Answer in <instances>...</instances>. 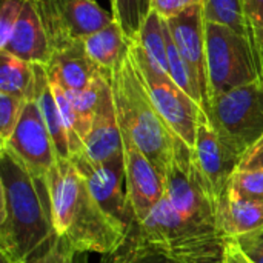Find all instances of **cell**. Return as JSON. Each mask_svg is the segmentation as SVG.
<instances>
[{
    "label": "cell",
    "mask_w": 263,
    "mask_h": 263,
    "mask_svg": "<svg viewBox=\"0 0 263 263\" xmlns=\"http://www.w3.org/2000/svg\"><path fill=\"white\" fill-rule=\"evenodd\" d=\"M0 256L22 263L54 234L48 182L35 179L25 163L0 146Z\"/></svg>",
    "instance_id": "1"
},
{
    "label": "cell",
    "mask_w": 263,
    "mask_h": 263,
    "mask_svg": "<svg viewBox=\"0 0 263 263\" xmlns=\"http://www.w3.org/2000/svg\"><path fill=\"white\" fill-rule=\"evenodd\" d=\"M48 191L54 231L74 253L111 256L125 243L128 230L100 206L68 159H57Z\"/></svg>",
    "instance_id": "2"
},
{
    "label": "cell",
    "mask_w": 263,
    "mask_h": 263,
    "mask_svg": "<svg viewBox=\"0 0 263 263\" xmlns=\"http://www.w3.org/2000/svg\"><path fill=\"white\" fill-rule=\"evenodd\" d=\"M119 250L156 254L174 263H223L227 239L183 217L163 196L145 220L131 223Z\"/></svg>",
    "instance_id": "3"
},
{
    "label": "cell",
    "mask_w": 263,
    "mask_h": 263,
    "mask_svg": "<svg viewBox=\"0 0 263 263\" xmlns=\"http://www.w3.org/2000/svg\"><path fill=\"white\" fill-rule=\"evenodd\" d=\"M106 79L112 89L120 126L165 179L177 136L151 100L131 55L117 72Z\"/></svg>",
    "instance_id": "4"
},
{
    "label": "cell",
    "mask_w": 263,
    "mask_h": 263,
    "mask_svg": "<svg viewBox=\"0 0 263 263\" xmlns=\"http://www.w3.org/2000/svg\"><path fill=\"white\" fill-rule=\"evenodd\" d=\"M165 196L183 217L217 230V197L203 176L194 149L176 137L165 177Z\"/></svg>",
    "instance_id": "5"
},
{
    "label": "cell",
    "mask_w": 263,
    "mask_h": 263,
    "mask_svg": "<svg viewBox=\"0 0 263 263\" xmlns=\"http://www.w3.org/2000/svg\"><path fill=\"white\" fill-rule=\"evenodd\" d=\"M205 114L222 142L242 157L263 134V82L214 97Z\"/></svg>",
    "instance_id": "6"
},
{
    "label": "cell",
    "mask_w": 263,
    "mask_h": 263,
    "mask_svg": "<svg viewBox=\"0 0 263 263\" xmlns=\"http://www.w3.org/2000/svg\"><path fill=\"white\" fill-rule=\"evenodd\" d=\"M129 55L151 100L168 126L190 148H194L202 108L171 79L168 72L151 62L137 40L133 42Z\"/></svg>",
    "instance_id": "7"
},
{
    "label": "cell",
    "mask_w": 263,
    "mask_h": 263,
    "mask_svg": "<svg viewBox=\"0 0 263 263\" xmlns=\"http://www.w3.org/2000/svg\"><path fill=\"white\" fill-rule=\"evenodd\" d=\"M210 102L234 88L259 80L247 39L230 26L205 22Z\"/></svg>",
    "instance_id": "8"
},
{
    "label": "cell",
    "mask_w": 263,
    "mask_h": 263,
    "mask_svg": "<svg viewBox=\"0 0 263 263\" xmlns=\"http://www.w3.org/2000/svg\"><path fill=\"white\" fill-rule=\"evenodd\" d=\"M52 51L80 40L114 18L96 0H34Z\"/></svg>",
    "instance_id": "9"
},
{
    "label": "cell",
    "mask_w": 263,
    "mask_h": 263,
    "mask_svg": "<svg viewBox=\"0 0 263 263\" xmlns=\"http://www.w3.org/2000/svg\"><path fill=\"white\" fill-rule=\"evenodd\" d=\"M69 162L85 179L91 194L100 206L129 231L133 213L129 208L126 188H123V182H126L125 157L99 163L89 159L86 151H80L72 154Z\"/></svg>",
    "instance_id": "10"
},
{
    "label": "cell",
    "mask_w": 263,
    "mask_h": 263,
    "mask_svg": "<svg viewBox=\"0 0 263 263\" xmlns=\"http://www.w3.org/2000/svg\"><path fill=\"white\" fill-rule=\"evenodd\" d=\"M3 146H8L35 179L48 182L59 156L35 99L26 100L14 134Z\"/></svg>",
    "instance_id": "11"
},
{
    "label": "cell",
    "mask_w": 263,
    "mask_h": 263,
    "mask_svg": "<svg viewBox=\"0 0 263 263\" xmlns=\"http://www.w3.org/2000/svg\"><path fill=\"white\" fill-rule=\"evenodd\" d=\"M122 140L126 174L125 188L133 213V222H142L163 199L165 179L123 128Z\"/></svg>",
    "instance_id": "12"
},
{
    "label": "cell",
    "mask_w": 263,
    "mask_h": 263,
    "mask_svg": "<svg viewBox=\"0 0 263 263\" xmlns=\"http://www.w3.org/2000/svg\"><path fill=\"white\" fill-rule=\"evenodd\" d=\"M166 20V18H165ZM173 39L191 68L205 100V112L210 108V85L206 71V39H205V15L203 6L196 5L182 14L166 20Z\"/></svg>",
    "instance_id": "13"
},
{
    "label": "cell",
    "mask_w": 263,
    "mask_h": 263,
    "mask_svg": "<svg viewBox=\"0 0 263 263\" xmlns=\"http://www.w3.org/2000/svg\"><path fill=\"white\" fill-rule=\"evenodd\" d=\"M193 149L197 163L219 202V197L228 186L230 179L237 171L242 157L222 142L203 109L199 114L196 143Z\"/></svg>",
    "instance_id": "14"
},
{
    "label": "cell",
    "mask_w": 263,
    "mask_h": 263,
    "mask_svg": "<svg viewBox=\"0 0 263 263\" xmlns=\"http://www.w3.org/2000/svg\"><path fill=\"white\" fill-rule=\"evenodd\" d=\"M83 143L86 154L94 162L105 163L123 157L122 128L108 79L102 91L89 133L85 137Z\"/></svg>",
    "instance_id": "15"
},
{
    "label": "cell",
    "mask_w": 263,
    "mask_h": 263,
    "mask_svg": "<svg viewBox=\"0 0 263 263\" xmlns=\"http://www.w3.org/2000/svg\"><path fill=\"white\" fill-rule=\"evenodd\" d=\"M0 49L32 65H48L52 48L34 0H25L20 17Z\"/></svg>",
    "instance_id": "16"
},
{
    "label": "cell",
    "mask_w": 263,
    "mask_h": 263,
    "mask_svg": "<svg viewBox=\"0 0 263 263\" xmlns=\"http://www.w3.org/2000/svg\"><path fill=\"white\" fill-rule=\"evenodd\" d=\"M45 68L49 82L68 92H77L88 88L102 74L88 55L82 39L52 51Z\"/></svg>",
    "instance_id": "17"
},
{
    "label": "cell",
    "mask_w": 263,
    "mask_h": 263,
    "mask_svg": "<svg viewBox=\"0 0 263 263\" xmlns=\"http://www.w3.org/2000/svg\"><path fill=\"white\" fill-rule=\"evenodd\" d=\"M82 42L88 55L102 74L111 77L126 62L134 40L125 34L116 20H112L105 28L83 37Z\"/></svg>",
    "instance_id": "18"
},
{
    "label": "cell",
    "mask_w": 263,
    "mask_h": 263,
    "mask_svg": "<svg viewBox=\"0 0 263 263\" xmlns=\"http://www.w3.org/2000/svg\"><path fill=\"white\" fill-rule=\"evenodd\" d=\"M263 225V203L243 200L227 188L217 202V230L223 239H236Z\"/></svg>",
    "instance_id": "19"
},
{
    "label": "cell",
    "mask_w": 263,
    "mask_h": 263,
    "mask_svg": "<svg viewBox=\"0 0 263 263\" xmlns=\"http://www.w3.org/2000/svg\"><path fill=\"white\" fill-rule=\"evenodd\" d=\"M34 99L37 100L40 111L43 114L45 123L48 126V131L52 137L57 156L60 159H68L69 160V139H68V131L62 117V112L59 109L51 82L46 74V68L42 65H35V92Z\"/></svg>",
    "instance_id": "20"
},
{
    "label": "cell",
    "mask_w": 263,
    "mask_h": 263,
    "mask_svg": "<svg viewBox=\"0 0 263 263\" xmlns=\"http://www.w3.org/2000/svg\"><path fill=\"white\" fill-rule=\"evenodd\" d=\"M0 92L23 100L34 99L35 65L0 49Z\"/></svg>",
    "instance_id": "21"
},
{
    "label": "cell",
    "mask_w": 263,
    "mask_h": 263,
    "mask_svg": "<svg viewBox=\"0 0 263 263\" xmlns=\"http://www.w3.org/2000/svg\"><path fill=\"white\" fill-rule=\"evenodd\" d=\"M136 40L140 43L143 51L148 54L151 62L168 72V55H166V20L160 17L157 11H151L143 26L140 28Z\"/></svg>",
    "instance_id": "22"
},
{
    "label": "cell",
    "mask_w": 263,
    "mask_h": 263,
    "mask_svg": "<svg viewBox=\"0 0 263 263\" xmlns=\"http://www.w3.org/2000/svg\"><path fill=\"white\" fill-rule=\"evenodd\" d=\"M166 55H168V74L171 76V79L205 111V100H203L202 91L199 88V83H197L191 68L182 57V54L173 39V34L168 28V23H166Z\"/></svg>",
    "instance_id": "23"
},
{
    "label": "cell",
    "mask_w": 263,
    "mask_h": 263,
    "mask_svg": "<svg viewBox=\"0 0 263 263\" xmlns=\"http://www.w3.org/2000/svg\"><path fill=\"white\" fill-rule=\"evenodd\" d=\"M243 29L257 77L263 82V0H243Z\"/></svg>",
    "instance_id": "24"
},
{
    "label": "cell",
    "mask_w": 263,
    "mask_h": 263,
    "mask_svg": "<svg viewBox=\"0 0 263 263\" xmlns=\"http://www.w3.org/2000/svg\"><path fill=\"white\" fill-rule=\"evenodd\" d=\"M105 85H106V77L103 74H100L88 88H85L82 91H77V92L65 91L74 106L77 117H79L80 137L83 142L89 133V128H91V123H92V119H94V114H96V109H97V105H99V100H100Z\"/></svg>",
    "instance_id": "25"
},
{
    "label": "cell",
    "mask_w": 263,
    "mask_h": 263,
    "mask_svg": "<svg viewBox=\"0 0 263 263\" xmlns=\"http://www.w3.org/2000/svg\"><path fill=\"white\" fill-rule=\"evenodd\" d=\"M111 15L125 34L136 40L140 28L153 11V0H109Z\"/></svg>",
    "instance_id": "26"
},
{
    "label": "cell",
    "mask_w": 263,
    "mask_h": 263,
    "mask_svg": "<svg viewBox=\"0 0 263 263\" xmlns=\"http://www.w3.org/2000/svg\"><path fill=\"white\" fill-rule=\"evenodd\" d=\"M205 22L230 26L245 37L243 0H202Z\"/></svg>",
    "instance_id": "27"
},
{
    "label": "cell",
    "mask_w": 263,
    "mask_h": 263,
    "mask_svg": "<svg viewBox=\"0 0 263 263\" xmlns=\"http://www.w3.org/2000/svg\"><path fill=\"white\" fill-rule=\"evenodd\" d=\"M227 190L239 199L263 203V171H236Z\"/></svg>",
    "instance_id": "28"
},
{
    "label": "cell",
    "mask_w": 263,
    "mask_h": 263,
    "mask_svg": "<svg viewBox=\"0 0 263 263\" xmlns=\"http://www.w3.org/2000/svg\"><path fill=\"white\" fill-rule=\"evenodd\" d=\"M26 100L0 92V146L6 145L14 134Z\"/></svg>",
    "instance_id": "29"
},
{
    "label": "cell",
    "mask_w": 263,
    "mask_h": 263,
    "mask_svg": "<svg viewBox=\"0 0 263 263\" xmlns=\"http://www.w3.org/2000/svg\"><path fill=\"white\" fill-rule=\"evenodd\" d=\"M74 250L60 236L54 234L35 254L22 263H76Z\"/></svg>",
    "instance_id": "30"
},
{
    "label": "cell",
    "mask_w": 263,
    "mask_h": 263,
    "mask_svg": "<svg viewBox=\"0 0 263 263\" xmlns=\"http://www.w3.org/2000/svg\"><path fill=\"white\" fill-rule=\"evenodd\" d=\"M23 5H25V0H5L3 2L2 9H0V46H3L8 42L20 17Z\"/></svg>",
    "instance_id": "31"
},
{
    "label": "cell",
    "mask_w": 263,
    "mask_h": 263,
    "mask_svg": "<svg viewBox=\"0 0 263 263\" xmlns=\"http://www.w3.org/2000/svg\"><path fill=\"white\" fill-rule=\"evenodd\" d=\"M233 240L251 262L263 263V225Z\"/></svg>",
    "instance_id": "32"
},
{
    "label": "cell",
    "mask_w": 263,
    "mask_h": 263,
    "mask_svg": "<svg viewBox=\"0 0 263 263\" xmlns=\"http://www.w3.org/2000/svg\"><path fill=\"white\" fill-rule=\"evenodd\" d=\"M202 0H153V9L160 14L163 18H171L183 11H186L191 6L200 5Z\"/></svg>",
    "instance_id": "33"
},
{
    "label": "cell",
    "mask_w": 263,
    "mask_h": 263,
    "mask_svg": "<svg viewBox=\"0 0 263 263\" xmlns=\"http://www.w3.org/2000/svg\"><path fill=\"white\" fill-rule=\"evenodd\" d=\"M237 171H263V134L242 156Z\"/></svg>",
    "instance_id": "34"
},
{
    "label": "cell",
    "mask_w": 263,
    "mask_h": 263,
    "mask_svg": "<svg viewBox=\"0 0 263 263\" xmlns=\"http://www.w3.org/2000/svg\"><path fill=\"white\" fill-rule=\"evenodd\" d=\"M108 257L109 259H106L105 263H174L162 256L137 254V253H131V251H123V250H117L114 254H111Z\"/></svg>",
    "instance_id": "35"
},
{
    "label": "cell",
    "mask_w": 263,
    "mask_h": 263,
    "mask_svg": "<svg viewBox=\"0 0 263 263\" xmlns=\"http://www.w3.org/2000/svg\"><path fill=\"white\" fill-rule=\"evenodd\" d=\"M225 257L228 263H253L237 247V243L233 239H227V250H225Z\"/></svg>",
    "instance_id": "36"
},
{
    "label": "cell",
    "mask_w": 263,
    "mask_h": 263,
    "mask_svg": "<svg viewBox=\"0 0 263 263\" xmlns=\"http://www.w3.org/2000/svg\"><path fill=\"white\" fill-rule=\"evenodd\" d=\"M223 263H228V262H227V257H225V262H223Z\"/></svg>",
    "instance_id": "37"
}]
</instances>
